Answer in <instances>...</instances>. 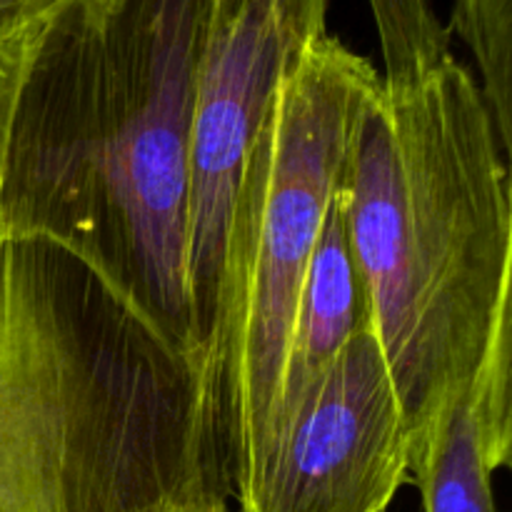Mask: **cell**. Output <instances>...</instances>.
Masks as SVG:
<instances>
[{"instance_id": "6da1fadb", "label": "cell", "mask_w": 512, "mask_h": 512, "mask_svg": "<svg viewBox=\"0 0 512 512\" xmlns=\"http://www.w3.org/2000/svg\"><path fill=\"white\" fill-rule=\"evenodd\" d=\"M208 10L53 0L15 100L0 195L3 243L73 253L198 370L188 190Z\"/></svg>"}, {"instance_id": "7a4b0ae2", "label": "cell", "mask_w": 512, "mask_h": 512, "mask_svg": "<svg viewBox=\"0 0 512 512\" xmlns=\"http://www.w3.org/2000/svg\"><path fill=\"white\" fill-rule=\"evenodd\" d=\"M198 365L93 268L0 245V512L230 508Z\"/></svg>"}, {"instance_id": "3957f363", "label": "cell", "mask_w": 512, "mask_h": 512, "mask_svg": "<svg viewBox=\"0 0 512 512\" xmlns=\"http://www.w3.org/2000/svg\"><path fill=\"white\" fill-rule=\"evenodd\" d=\"M508 155L480 85L450 55L365 103L340 208L413 438L478 373L512 318Z\"/></svg>"}, {"instance_id": "277c9868", "label": "cell", "mask_w": 512, "mask_h": 512, "mask_svg": "<svg viewBox=\"0 0 512 512\" xmlns=\"http://www.w3.org/2000/svg\"><path fill=\"white\" fill-rule=\"evenodd\" d=\"M378 85L368 60L320 35L283 78L250 148L203 358L210 448L233 498L268 438L300 285Z\"/></svg>"}, {"instance_id": "5b68a950", "label": "cell", "mask_w": 512, "mask_h": 512, "mask_svg": "<svg viewBox=\"0 0 512 512\" xmlns=\"http://www.w3.org/2000/svg\"><path fill=\"white\" fill-rule=\"evenodd\" d=\"M328 0H210L195 85L188 298L203 358L213 338L235 195L285 75L328 33Z\"/></svg>"}, {"instance_id": "8992f818", "label": "cell", "mask_w": 512, "mask_h": 512, "mask_svg": "<svg viewBox=\"0 0 512 512\" xmlns=\"http://www.w3.org/2000/svg\"><path fill=\"white\" fill-rule=\"evenodd\" d=\"M408 468V423L370 320L295 405L235 500L240 512H385Z\"/></svg>"}, {"instance_id": "52a82bcc", "label": "cell", "mask_w": 512, "mask_h": 512, "mask_svg": "<svg viewBox=\"0 0 512 512\" xmlns=\"http://www.w3.org/2000/svg\"><path fill=\"white\" fill-rule=\"evenodd\" d=\"M365 323H370L368 295H365L363 278H360L353 248H350L340 195L335 193L323 235H320L318 248H315L308 270H305L298 303H295L288 348H285L280 395L273 420H270L268 438H265L263 450L253 460V465L245 470V475L263 458L275 435L288 423L295 405L318 383L320 375L333 365V360L343 353L350 338ZM243 478H240V483H243Z\"/></svg>"}, {"instance_id": "ba28073f", "label": "cell", "mask_w": 512, "mask_h": 512, "mask_svg": "<svg viewBox=\"0 0 512 512\" xmlns=\"http://www.w3.org/2000/svg\"><path fill=\"white\" fill-rule=\"evenodd\" d=\"M510 458L512 443L490 430L468 383L410 438L408 483L423 512H503L493 478Z\"/></svg>"}, {"instance_id": "9c48e42d", "label": "cell", "mask_w": 512, "mask_h": 512, "mask_svg": "<svg viewBox=\"0 0 512 512\" xmlns=\"http://www.w3.org/2000/svg\"><path fill=\"white\" fill-rule=\"evenodd\" d=\"M450 30L473 53L480 93L505 155L512 150V0H455ZM448 30V33H450Z\"/></svg>"}, {"instance_id": "30bf717a", "label": "cell", "mask_w": 512, "mask_h": 512, "mask_svg": "<svg viewBox=\"0 0 512 512\" xmlns=\"http://www.w3.org/2000/svg\"><path fill=\"white\" fill-rule=\"evenodd\" d=\"M378 28L385 88H403L425 78L450 58V33L430 0H368Z\"/></svg>"}, {"instance_id": "8fae6325", "label": "cell", "mask_w": 512, "mask_h": 512, "mask_svg": "<svg viewBox=\"0 0 512 512\" xmlns=\"http://www.w3.org/2000/svg\"><path fill=\"white\" fill-rule=\"evenodd\" d=\"M45 10L25 18H0V195H3L5 160H8L10 125H13L15 100L28 68L30 50L38 35ZM3 245V240H0Z\"/></svg>"}, {"instance_id": "7c38bea8", "label": "cell", "mask_w": 512, "mask_h": 512, "mask_svg": "<svg viewBox=\"0 0 512 512\" xmlns=\"http://www.w3.org/2000/svg\"><path fill=\"white\" fill-rule=\"evenodd\" d=\"M190 512H230V508H213V510H190Z\"/></svg>"}]
</instances>
